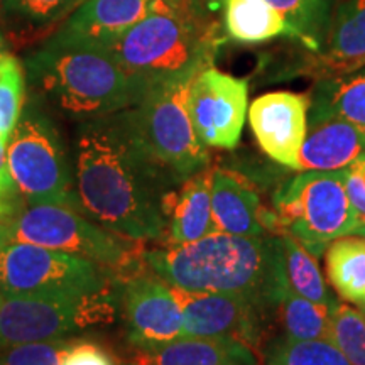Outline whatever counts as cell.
<instances>
[{
	"label": "cell",
	"instance_id": "obj_5",
	"mask_svg": "<svg viewBox=\"0 0 365 365\" xmlns=\"http://www.w3.org/2000/svg\"><path fill=\"white\" fill-rule=\"evenodd\" d=\"M7 230L12 239L39 247L90 259L115 272L118 282L143 272V252L134 247L139 240L127 239L91 222L85 213L65 205L36 203L24 207Z\"/></svg>",
	"mask_w": 365,
	"mask_h": 365
},
{
	"label": "cell",
	"instance_id": "obj_30",
	"mask_svg": "<svg viewBox=\"0 0 365 365\" xmlns=\"http://www.w3.org/2000/svg\"><path fill=\"white\" fill-rule=\"evenodd\" d=\"M81 2L85 0H2V9L16 19L44 26L66 17Z\"/></svg>",
	"mask_w": 365,
	"mask_h": 365
},
{
	"label": "cell",
	"instance_id": "obj_1",
	"mask_svg": "<svg viewBox=\"0 0 365 365\" xmlns=\"http://www.w3.org/2000/svg\"><path fill=\"white\" fill-rule=\"evenodd\" d=\"M71 159L81 212L90 220L132 240L163 239L164 203L182 182L144 148L130 108L80 122Z\"/></svg>",
	"mask_w": 365,
	"mask_h": 365
},
{
	"label": "cell",
	"instance_id": "obj_20",
	"mask_svg": "<svg viewBox=\"0 0 365 365\" xmlns=\"http://www.w3.org/2000/svg\"><path fill=\"white\" fill-rule=\"evenodd\" d=\"M212 215L217 232L239 237L267 234L259 195L234 171L212 173Z\"/></svg>",
	"mask_w": 365,
	"mask_h": 365
},
{
	"label": "cell",
	"instance_id": "obj_11",
	"mask_svg": "<svg viewBox=\"0 0 365 365\" xmlns=\"http://www.w3.org/2000/svg\"><path fill=\"white\" fill-rule=\"evenodd\" d=\"M249 83L217 68H205L191 80L188 112L198 139L207 148L235 149L247 117Z\"/></svg>",
	"mask_w": 365,
	"mask_h": 365
},
{
	"label": "cell",
	"instance_id": "obj_41",
	"mask_svg": "<svg viewBox=\"0 0 365 365\" xmlns=\"http://www.w3.org/2000/svg\"><path fill=\"white\" fill-rule=\"evenodd\" d=\"M362 312H364V313H365V307H364V308H362Z\"/></svg>",
	"mask_w": 365,
	"mask_h": 365
},
{
	"label": "cell",
	"instance_id": "obj_7",
	"mask_svg": "<svg viewBox=\"0 0 365 365\" xmlns=\"http://www.w3.org/2000/svg\"><path fill=\"white\" fill-rule=\"evenodd\" d=\"M120 284L102 264L12 239L0 223V291L6 296H90Z\"/></svg>",
	"mask_w": 365,
	"mask_h": 365
},
{
	"label": "cell",
	"instance_id": "obj_31",
	"mask_svg": "<svg viewBox=\"0 0 365 365\" xmlns=\"http://www.w3.org/2000/svg\"><path fill=\"white\" fill-rule=\"evenodd\" d=\"M75 339H56L17 345L0 354V365H61Z\"/></svg>",
	"mask_w": 365,
	"mask_h": 365
},
{
	"label": "cell",
	"instance_id": "obj_40",
	"mask_svg": "<svg viewBox=\"0 0 365 365\" xmlns=\"http://www.w3.org/2000/svg\"><path fill=\"white\" fill-rule=\"evenodd\" d=\"M4 11V9H2V0H0V12H2Z\"/></svg>",
	"mask_w": 365,
	"mask_h": 365
},
{
	"label": "cell",
	"instance_id": "obj_26",
	"mask_svg": "<svg viewBox=\"0 0 365 365\" xmlns=\"http://www.w3.org/2000/svg\"><path fill=\"white\" fill-rule=\"evenodd\" d=\"M276 312L279 313L286 335L291 339L330 340V308L303 298L289 284L284 287Z\"/></svg>",
	"mask_w": 365,
	"mask_h": 365
},
{
	"label": "cell",
	"instance_id": "obj_36",
	"mask_svg": "<svg viewBox=\"0 0 365 365\" xmlns=\"http://www.w3.org/2000/svg\"><path fill=\"white\" fill-rule=\"evenodd\" d=\"M352 235H359V237H364V239H365V222H360L359 223L357 228H355Z\"/></svg>",
	"mask_w": 365,
	"mask_h": 365
},
{
	"label": "cell",
	"instance_id": "obj_39",
	"mask_svg": "<svg viewBox=\"0 0 365 365\" xmlns=\"http://www.w3.org/2000/svg\"><path fill=\"white\" fill-rule=\"evenodd\" d=\"M2 303H4V294H2V291H0V307H2Z\"/></svg>",
	"mask_w": 365,
	"mask_h": 365
},
{
	"label": "cell",
	"instance_id": "obj_3",
	"mask_svg": "<svg viewBox=\"0 0 365 365\" xmlns=\"http://www.w3.org/2000/svg\"><path fill=\"white\" fill-rule=\"evenodd\" d=\"M24 66L36 98L78 122L135 107L149 88L105 46L59 33L29 54Z\"/></svg>",
	"mask_w": 365,
	"mask_h": 365
},
{
	"label": "cell",
	"instance_id": "obj_2",
	"mask_svg": "<svg viewBox=\"0 0 365 365\" xmlns=\"http://www.w3.org/2000/svg\"><path fill=\"white\" fill-rule=\"evenodd\" d=\"M150 271L188 293L245 294L276 312L287 286L279 235L239 237L213 232L182 245L145 250Z\"/></svg>",
	"mask_w": 365,
	"mask_h": 365
},
{
	"label": "cell",
	"instance_id": "obj_9",
	"mask_svg": "<svg viewBox=\"0 0 365 365\" xmlns=\"http://www.w3.org/2000/svg\"><path fill=\"white\" fill-rule=\"evenodd\" d=\"M120 289L122 284H115L90 296H6L0 307V354L110 325L118 313Z\"/></svg>",
	"mask_w": 365,
	"mask_h": 365
},
{
	"label": "cell",
	"instance_id": "obj_22",
	"mask_svg": "<svg viewBox=\"0 0 365 365\" xmlns=\"http://www.w3.org/2000/svg\"><path fill=\"white\" fill-rule=\"evenodd\" d=\"M327 276L336 293L346 303L362 309L365 307V239L340 237L325 252Z\"/></svg>",
	"mask_w": 365,
	"mask_h": 365
},
{
	"label": "cell",
	"instance_id": "obj_13",
	"mask_svg": "<svg viewBox=\"0 0 365 365\" xmlns=\"http://www.w3.org/2000/svg\"><path fill=\"white\" fill-rule=\"evenodd\" d=\"M127 341L130 346L164 344L182 336V312L175 291L156 274L137 272L122 281Z\"/></svg>",
	"mask_w": 365,
	"mask_h": 365
},
{
	"label": "cell",
	"instance_id": "obj_27",
	"mask_svg": "<svg viewBox=\"0 0 365 365\" xmlns=\"http://www.w3.org/2000/svg\"><path fill=\"white\" fill-rule=\"evenodd\" d=\"M264 365H350L330 340H296L282 335L264 349Z\"/></svg>",
	"mask_w": 365,
	"mask_h": 365
},
{
	"label": "cell",
	"instance_id": "obj_19",
	"mask_svg": "<svg viewBox=\"0 0 365 365\" xmlns=\"http://www.w3.org/2000/svg\"><path fill=\"white\" fill-rule=\"evenodd\" d=\"M322 56L314 63L322 78L350 75L365 66V0H346L335 9Z\"/></svg>",
	"mask_w": 365,
	"mask_h": 365
},
{
	"label": "cell",
	"instance_id": "obj_37",
	"mask_svg": "<svg viewBox=\"0 0 365 365\" xmlns=\"http://www.w3.org/2000/svg\"><path fill=\"white\" fill-rule=\"evenodd\" d=\"M9 54H11V53H7V51H2V53H0V76H2L4 65H6V61H7Z\"/></svg>",
	"mask_w": 365,
	"mask_h": 365
},
{
	"label": "cell",
	"instance_id": "obj_6",
	"mask_svg": "<svg viewBox=\"0 0 365 365\" xmlns=\"http://www.w3.org/2000/svg\"><path fill=\"white\" fill-rule=\"evenodd\" d=\"M7 163L17 188L29 205H65L81 212L71 153L53 118L36 100L22 108L9 137Z\"/></svg>",
	"mask_w": 365,
	"mask_h": 365
},
{
	"label": "cell",
	"instance_id": "obj_32",
	"mask_svg": "<svg viewBox=\"0 0 365 365\" xmlns=\"http://www.w3.org/2000/svg\"><path fill=\"white\" fill-rule=\"evenodd\" d=\"M24 207V196L21 195L11 171H9L7 139L0 135V223L2 225L11 223Z\"/></svg>",
	"mask_w": 365,
	"mask_h": 365
},
{
	"label": "cell",
	"instance_id": "obj_28",
	"mask_svg": "<svg viewBox=\"0 0 365 365\" xmlns=\"http://www.w3.org/2000/svg\"><path fill=\"white\" fill-rule=\"evenodd\" d=\"M331 312L330 341L350 365H365V314L350 303L335 301Z\"/></svg>",
	"mask_w": 365,
	"mask_h": 365
},
{
	"label": "cell",
	"instance_id": "obj_38",
	"mask_svg": "<svg viewBox=\"0 0 365 365\" xmlns=\"http://www.w3.org/2000/svg\"><path fill=\"white\" fill-rule=\"evenodd\" d=\"M6 51V41H4V36L0 33V53Z\"/></svg>",
	"mask_w": 365,
	"mask_h": 365
},
{
	"label": "cell",
	"instance_id": "obj_16",
	"mask_svg": "<svg viewBox=\"0 0 365 365\" xmlns=\"http://www.w3.org/2000/svg\"><path fill=\"white\" fill-rule=\"evenodd\" d=\"M127 365H259L254 349L225 339H181L130 346Z\"/></svg>",
	"mask_w": 365,
	"mask_h": 365
},
{
	"label": "cell",
	"instance_id": "obj_23",
	"mask_svg": "<svg viewBox=\"0 0 365 365\" xmlns=\"http://www.w3.org/2000/svg\"><path fill=\"white\" fill-rule=\"evenodd\" d=\"M309 105L344 118L365 137V70L322 78L314 86Z\"/></svg>",
	"mask_w": 365,
	"mask_h": 365
},
{
	"label": "cell",
	"instance_id": "obj_15",
	"mask_svg": "<svg viewBox=\"0 0 365 365\" xmlns=\"http://www.w3.org/2000/svg\"><path fill=\"white\" fill-rule=\"evenodd\" d=\"M309 110L298 171H339L362 156L365 137L354 125L318 107Z\"/></svg>",
	"mask_w": 365,
	"mask_h": 365
},
{
	"label": "cell",
	"instance_id": "obj_35",
	"mask_svg": "<svg viewBox=\"0 0 365 365\" xmlns=\"http://www.w3.org/2000/svg\"><path fill=\"white\" fill-rule=\"evenodd\" d=\"M198 2L202 4V6L207 9L210 14H215L218 9H222L223 6H225L227 0H198Z\"/></svg>",
	"mask_w": 365,
	"mask_h": 365
},
{
	"label": "cell",
	"instance_id": "obj_24",
	"mask_svg": "<svg viewBox=\"0 0 365 365\" xmlns=\"http://www.w3.org/2000/svg\"><path fill=\"white\" fill-rule=\"evenodd\" d=\"M289 26L291 38L313 51H322L330 29L336 0H266Z\"/></svg>",
	"mask_w": 365,
	"mask_h": 365
},
{
	"label": "cell",
	"instance_id": "obj_21",
	"mask_svg": "<svg viewBox=\"0 0 365 365\" xmlns=\"http://www.w3.org/2000/svg\"><path fill=\"white\" fill-rule=\"evenodd\" d=\"M223 26L228 38L244 44L291 36L289 26L266 0H227L223 6Z\"/></svg>",
	"mask_w": 365,
	"mask_h": 365
},
{
	"label": "cell",
	"instance_id": "obj_8",
	"mask_svg": "<svg viewBox=\"0 0 365 365\" xmlns=\"http://www.w3.org/2000/svg\"><path fill=\"white\" fill-rule=\"evenodd\" d=\"M274 202L281 230L293 235L314 257L333 240L352 235L360 223L346 193V168L301 171L277 191Z\"/></svg>",
	"mask_w": 365,
	"mask_h": 365
},
{
	"label": "cell",
	"instance_id": "obj_18",
	"mask_svg": "<svg viewBox=\"0 0 365 365\" xmlns=\"http://www.w3.org/2000/svg\"><path fill=\"white\" fill-rule=\"evenodd\" d=\"M212 173L207 170L188 178L164 203L168 245H182L217 232L212 215Z\"/></svg>",
	"mask_w": 365,
	"mask_h": 365
},
{
	"label": "cell",
	"instance_id": "obj_34",
	"mask_svg": "<svg viewBox=\"0 0 365 365\" xmlns=\"http://www.w3.org/2000/svg\"><path fill=\"white\" fill-rule=\"evenodd\" d=\"M346 193L359 220L365 222V153L346 166Z\"/></svg>",
	"mask_w": 365,
	"mask_h": 365
},
{
	"label": "cell",
	"instance_id": "obj_12",
	"mask_svg": "<svg viewBox=\"0 0 365 365\" xmlns=\"http://www.w3.org/2000/svg\"><path fill=\"white\" fill-rule=\"evenodd\" d=\"M173 291L181 304L182 336L235 340L250 349L261 344L262 322L271 312L257 301L239 293Z\"/></svg>",
	"mask_w": 365,
	"mask_h": 365
},
{
	"label": "cell",
	"instance_id": "obj_10",
	"mask_svg": "<svg viewBox=\"0 0 365 365\" xmlns=\"http://www.w3.org/2000/svg\"><path fill=\"white\" fill-rule=\"evenodd\" d=\"M195 76L150 85L143 100L130 108L144 148L180 182L210 164L208 148L196 135L188 112L190 85Z\"/></svg>",
	"mask_w": 365,
	"mask_h": 365
},
{
	"label": "cell",
	"instance_id": "obj_17",
	"mask_svg": "<svg viewBox=\"0 0 365 365\" xmlns=\"http://www.w3.org/2000/svg\"><path fill=\"white\" fill-rule=\"evenodd\" d=\"M156 4L158 0H85L58 33L107 46L148 17Z\"/></svg>",
	"mask_w": 365,
	"mask_h": 365
},
{
	"label": "cell",
	"instance_id": "obj_33",
	"mask_svg": "<svg viewBox=\"0 0 365 365\" xmlns=\"http://www.w3.org/2000/svg\"><path fill=\"white\" fill-rule=\"evenodd\" d=\"M61 365H117V362L105 346L95 341L75 339L63 357Z\"/></svg>",
	"mask_w": 365,
	"mask_h": 365
},
{
	"label": "cell",
	"instance_id": "obj_25",
	"mask_svg": "<svg viewBox=\"0 0 365 365\" xmlns=\"http://www.w3.org/2000/svg\"><path fill=\"white\" fill-rule=\"evenodd\" d=\"M282 245V259H284V272L287 284L294 293H298L308 301L331 308L335 298L328 289L325 277L319 271L317 259L308 252L293 235L281 230L279 234Z\"/></svg>",
	"mask_w": 365,
	"mask_h": 365
},
{
	"label": "cell",
	"instance_id": "obj_29",
	"mask_svg": "<svg viewBox=\"0 0 365 365\" xmlns=\"http://www.w3.org/2000/svg\"><path fill=\"white\" fill-rule=\"evenodd\" d=\"M24 86L26 80L21 63L9 54L0 76V135L7 140L24 108Z\"/></svg>",
	"mask_w": 365,
	"mask_h": 365
},
{
	"label": "cell",
	"instance_id": "obj_14",
	"mask_svg": "<svg viewBox=\"0 0 365 365\" xmlns=\"http://www.w3.org/2000/svg\"><path fill=\"white\" fill-rule=\"evenodd\" d=\"M308 110L309 98L294 91H271L255 98L249 108V122L262 153L281 166L298 170Z\"/></svg>",
	"mask_w": 365,
	"mask_h": 365
},
{
	"label": "cell",
	"instance_id": "obj_4",
	"mask_svg": "<svg viewBox=\"0 0 365 365\" xmlns=\"http://www.w3.org/2000/svg\"><path fill=\"white\" fill-rule=\"evenodd\" d=\"M220 43L218 22L198 0H158L148 17L105 48L150 86L198 75L213 65Z\"/></svg>",
	"mask_w": 365,
	"mask_h": 365
}]
</instances>
